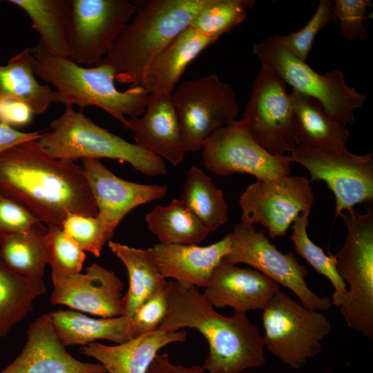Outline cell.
<instances>
[{"label":"cell","mask_w":373,"mask_h":373,"mask_svg":"<svg viewBox=\"0 0 373 373\" xmlns=\"http://www.w3.org/2000/svg\"><path fill=\"white\" fill-rule=\"evenodd\" d=\"M0 194L46 226L61 229L71 215L98 213L82 166L52 157L37 140L19 143L0 153Z\"/></svg>","instance_id":"6da1fadb"},{"label":"cell","mask_w":373,"mask_h":373,"mask_svg":"<svg viewBox=\"0 0 373 373\" xmlns=\"http://www.w3.org/2000/svg\"><path fill=\"white\" fill-rule=\"evenodd\" d=\"M169 307L159 329L173 332L183 327L198 330L206 338L207 373H242L265 364V340L245 313L219 314L197 287L169 281Z\"/></svg>","instance_id":"7a4b0ae2"},{"label":"cell","mask_w":373,"mask_h":373,"mask_svg":"<svg viewBox=\"0 0 373 373\" xmlns=\"http://www.w3.org/2000/svg\"><path fill=\"white\" fill-rule=\"evenodd\" d=\"M30 50L36 59L35 74L55 87L56 103L65 108L77 106L81 110L97 106L122 125L126 116L135 118L145 112L150 93L142 86L118 90L116 69L106 57L96 66L86 68L52 55L39 41Z\"/></svg>","instance_id":"3957f363"},{"label":"cell","mask_w":373,"mask_h":373,"mask_svg":"<svg viewBox=\"0 0 373 373\" xmlns=\"http://www.w3.org/2000/svg\"><path fill=\"white\" fill-rule=\"evenodd\" d=\"M210 0H153L126 26L105 57L115 80L142 86L155 58L186 28Z\"/></svg>","instance_id":"277c9868"},{"label":"cell","mask_w":373,"mask_h":373,"mask_svg":"<svg viewBox=\"0 0 373 373\" xmlns=\"http://www.w3.org/2000/svg\"><path fill=\"white\" fill-rule=\"evenodd\" d=\"M37 141L52 157L61 161L109 158L127 162L146 175L167 173L162 158L99 126L73 108H65Z\"/></svg>","instance_id":"5b68a950"},{"label":"cell","mask_w":373,"mask_h":373,"mask_svg":"<svg viewBox=\"0 0 373 373\" xmlns=\"http://www.w3.org/2000/svg\"><path fill=\"white\" fill-rule=\"evenodd\" d=\"M347 227L345 242L334 255L338 274L347 287L340 312L348 327L373 340V209L340 215Z\"/></svg>","instance_id":"8992f818"},{"label":"cell","mask_w":373,"mask_h":373,"mask_svg":"<svg viewBox=\"0 0 373 373\" xmlns=\"http://www.w3.org/2000/svg\"><path fill=\"white\" fill-rule=\"evenodd\" d=\"M265 347L291 369L299 370L320 354L332 324L320 312L304 307L280 290L263 309Z\"/></svg>","instance_id":"52a82bcc"},{"label":"cell","mask_w":373,"mask_h":373,"mask_svg":"<svg viewBox=\"0 0 373 373\" xmlns=\"http://www.w3.org/2000/svg\"><path fill=\"white\" fill-rule=\"evenodd\" d=\"M253 52L262 66L273 70L293 90L316 99L343 125L353 124L354 111L363 106L366 95L349 86L342 72L316 73L280 48L273 35L254 44Z\"/></svg>","instance_id":"ba28073f"},{"label":"cell","mask_w":373,"mask_h":373,"mask_svg":"<svg viewBox=\"0 0 373 373\" xmlns=\"http://www.w3.org/2000/svg\"><path fill=\"white\" fill-rule=\"evenodd\" d=\"M172 101L186 153L199 151L239 112L235 90L214 74L182 82Z\"/></svg>","instance_id":"9c48e42d"},{"label":"cell","mask_w":373,"mask_h":373,"mask_svg":"<svg viewBox=\"0 0 373 373\" xmlns=\"http://www.w3.org/2000/svg\"><path fill=\"white\" fill-rule=\"evenodd\" d=\"M230 249L221 262L229 265L245 263L289 289L305 307L327 311L332 305L327 297H321L307 286V269L291 252L283 253L271 244L264 231L253 225L236 224L230 233Z\"/></svg>","instance_id":"30bf717a"},{"label":"cell","mask_w":373,"mask_h":373,"mask_svg":"<svg viewBox=\"0 0 373 373\" xmlns=\"http://www.w3.org/2000/svg\"><path fill=\"white\" fill-rule=\"evenodd\" d=\"M136 11L128 0H71L68 59L82 66L97 65Z\"/></svg>","instance_id":"8fae6325"},{"label":"cell","mask_w":373,"mask_h":373,"mask_svg":"<svg viewBox=\"0 0 373 373\" xmlns=\"http://www.w3.org/2000/svg\"><path fill=\"white\" fill-rule=\"evenodd\" d=\"M252 138L271 155L291 153L297 146L294 119L286 84L261 65L242 115Z\"/></svg>","instance_id":"7c38bea8"},{"label":"cell","mask_w":373,"mask_h":373,"mask_svg":"<svg viewBox=\"0 0 373 373\" xmlns=\"http://www.w3.org/2000/svg\"><path fill=\"white\" fill-rule=\"evenodd\" d=\"M289 161L305 166L309 182L325 181L336 199L335 216L356 204L373 201V153L357 155L345 149L341 152L297 145Z\"/></svg>","instance_id":"4fadbf2b"},{"label":"cell","mask_w":373,"mask_h":373,"mask_svg":"<svg viewBox=\"0 0 373 373\" xmlns=\"http://www.w3.org/2000/svg\"><path fill=\"white\" fill-rule=\"evenodd\" d=\"M202 147L204 166L219 176L245 173L258 181H268L291 173L288 155L265 151L252 138L242 119L212 134Z\"/></svg>","instance_id":"5bb4252c"},{"label":"cell","mask_w":373,"mask_h":373,"mask_svg":"<svg viewBox=\"0 0 373 373\" xmlns=\"http://www.w3.org/2000/svg\"><path fill=\"white\" fill-rule=\"evenodd\" d=\"M309 182L303 176L288 175L249 184L238 202L241 222L261 224L269 238L284 237L296 218L311 210L315 197Z\"/></svg>","instance_id":"9a60e30c"},{"label":"cell","mask_w":373,"mask_h":373,"mask_svg":"<svg viewBox=\"0 0 373 373\" xmlns=\"http://www.w3.org/2000/svg\"><path fill=\"white\" fill-rule=\"evenodd\" d=\"M82 168L94 197L98 216L112 238L123 218L137 206L162 198L167 187L123 180L99 160L82 159Z\"/></svg>","instance_id":"2e32d148"},{"label":"cell","mask_w":373,"mask_h":373,"mask_svg":"<svg viewBox=\"0 0 373 373\" xmlns=\"http://www.w3.org/2000/svg\"><path fill=\"white\" fill-rule=\"evenodd\" d=\"M123 283L115 273L97 264L85 274L70 276L54 285L52 305H63L102 318L124 315Z\"/></svg>","instance_id":"e0dca14e"},{"label":"cell","mask_w":373,"mask_h":373,"mask_svg":"<svg viewBox=\"0 0 373 373\" xmlns=\"http://www.w3.org/2000/svg\"><path fill=\"white\" fill-rule=\"evenodd\" d=\"M0 373H107L101 363L80 361L70 355L59 338L49 314L35 319L27 331L19 355Z\"/></svg>","instance_id":"ac0fdd59"},{"label":"cell","mask_w":373,"mask_h":373,"mask_svg":"<svg viewBox=\"0 0 373 373\" xmlns=\"http://www.w3.org/2000/svg\"><path fill=\"white\" fill-rule=\"evenodd\" d=\"M280 285L251 268L220 262L214 269L203 294L213 307H231L234 312L263 310Z\"/></svg>","instance_id":"d6986e66"},{"label":"cell","mask_w":373,"mask_h":373,"mask_svg":"<svg viewBox=\"0 0 373 373\" xmlns=\"http://www.w3.org/2000/svg\"><path fill=\"white\" fill-rule=\"evenodd\" d=\"M124 128L134 133L137 145L178 165L186 153L172 95L151 93L141 117L126 119Z\"/></svg>","instance_id":"ffe728a7"},{"label":"cell","mask_w":373,"mask_h":373,"mask_svg":"<svg viewBox=\"0 0 373 373\" xmlns=\"http://www.w3.org/2000/svg\"><path fill=\"white\" fill-rule=\"evenodd\" d=\"M231 236L208 246L157 243L151 247L153 260L162 275L185 287H204L228 254Z\"/></svg>","instance_id":"44dd1931"},{"label":"cell","mask_w":373,"mask_h":373,"mask_svg":"<svg viewBox=\"0 0 373 373\" xmlns=\"http://www.w3.org/2000/svg\"><path fill=\"white\" fill-rule=\"evenodd\" d=\"M186 336L183 329L173 332L158 329L117 345L93 342L79 350L99 361L107 373H146L160 349L169 343H182Z\"/></svg>","instance_id":"7402d4cb"},{"label":"cell","mask_w":373,"mask_h":373,"mask_svg":"<svg viewBox=\"0 0 373 373\" xmlns=\"http://www.w3.org/2000/svg\"><path fill=\"white\" fill-rule=\"evenodd\" d=\"M297 145L313 149L341 152L350 133L316 99L297 90L289 93Z\"/></svg>","instance_id":"603a6c76"},{"label":"cell","mask_w":373,"mask_h":373,"mask_svg":"<svg viewBox=\"0 0 373 373\" xmlns=\"http://www.w3.org/2000/svg\"><path fill=\"white\" fill-rule=\"evenodd\" d=\"M217 40L188 27L153 61L142 84L150 94L172 95L186 66Z\"/></svg>","instance_id":"cb8c5ba5"},{"label":"cell","mask_w":373,"mask_h":373,"mask_svg":"<svg viewBox=\"0 0 373 373\" xmlns=\"http://www.w3.org/2000/svg\"><path fill=\"white\" fill-rule=\"evenodd\" d=\"M55 330L62 344L86 345L105 339L118 344L134 338L130 317L93 318L73 310L49 313Z\"/></svg>","instance_id":"d4e9b609"},{"label":"cell","mask_w":373,"mask_h":373,"mask_svg":"<svg viewBox=\"0 0 373 373\" xmlns=\"http://www.w3.org/2000/svg\"><path fill=\"white\" fill-rule=\"evenodd\" d=\"M36 59L30 48L0 65V99L12 98L26 104L33 114L44 113L55 102V92L35 78Z\"/></svg>","instance_id":"484cf974"},{"label":"cell","mask_w":373,"mask_h":373,"mask_svg":"<svg viewBox=\"0 0 373 373\" xmlns=\"http://www.w3.org/2000/svg\"><path fill=\"white\" fill-rule=\"evenodd\" d=\"M22 9L31 20L39 42L52 55L68 59V33L71 0H8Z\"/></svg>","instance_id":"4316f807"},{"label":"cell","mask_w":373,"mask_h":373,"mask_svg":"<svg viewBox=\"0 0 373 373\" xmlns=\"http://www.w3.org/2000/svg\"><path fill=\"white\" fill-rule=\"evenodd\" d=\"M108 243L111 251L121 260L128 272V289L123 296V301L124 315L130 317L166 280L153 260L151 247L137 249L111 240Z\"/></svg>","instance_id":"83f0119b"},{"label":"cell","mask_w":373,"mask_h":373,"mask_svg":"<svg viewBox=\"0 0 373 373\" xmlns=\"http://www.w3.org/2000/svg\"><path fill=\"white\" fill-rule=\"evenodd\" d=\"M47 231V226L39 222L26 231L4 238L0 242V258L5 265L21 276L42 279L48 264Z\"/></svg>","instance_id":"f1b7e54d"},{"label":"cell","mask_w":373,"mask_h":373,"mask_svg":"<svg viewBox=\"0 0 373 373\" xmlns=\"http://www.w3.org/2000/svg\"><path fill=\"white\" fill-rule=\"evenodd\" d=\"M145 220L150 231L162 244L198 245L210 233L181 200L155 206Z\"/></svg>","instance_id":"f546056e"},{"label":"cell","mask_w":373,"mask_h":373,"mask_svg":"<svg viewBox=\"0 0 373 373\" xmlns=\"http://www.w3.org/2000/svg\"><path fill=\"white\" fill-rule=\"evenodd\" d=\"M46 291L42 279L27 278L8 269L0 258V336L32 310V303Z\"/></svg>","instance_id":"4dcf8cb0"},{"label":"cell","mask_w":373,"mask_h":373,"mask_svg":"<svg viewBox=\"0 0 373 373\" xmlns=\"http://www.w3.org/2000/svg\"><path fill=\"white\" fill-rule=\"evenodd\" d=\"M180 200L209 232L216 231L229 219L222 190L195 166L187 172Z\"/></svg>","instance_id":"1f68e13d"},{"label":"cell","mask_w":373,"mask_h":373,"mask_svg":"<svg viewBox=\"0 0 373 373\" xmlns=\"http://www.w3.org/2000/svg\"><path fill=\"white\" fill-rule=\"evenodd\" d=\"M310 210L302 212L292 225V241L296 252L303 257L318 273L326 277L334 288L332 304L340 307L347 294V285L336 271V258L334 255H326L323 249L314 244L309 238L307 227Z\"/></svg>","instance_id":"d6a6232c"},{"label":"cell","mask_w":373,"mask_h":373,"mask_svg":"<svg viewBox=\"0 0 373 373\" xmlns=\"http://www.w3.org/2000/svg\"><path fill=\"white\" fill-rule=\"evenodd\" d=\"M254 0H210L191 20L189 26L216 40L230 32L246 18Z\"/></svg>","instance_id":"836d02e7"},{"label":"cell","mask_w":373,"mask_h":373,"mask_svg":"<svg viewBox=\"0 0 373 373\" xmlns=\"http://www.w3.org/2000/svg\"><path fill=\"white\" fill-rule=\"evenodd\" d=\"M46 237L48 264L51 267L53 285L79 274L86 259L84 251L62 229L47 226Z\"/></svg>","instance_id":"e575fe53"},{"label":"cell","mask_w":373,"mask_h":373,"mask_svg":"<svg viewBox=\"0 0 373 373\" xmlns=\"http://www.w3.org/2000/svg\"><path fill=\"white\" fill-rule=\"evenodd\" d=\"M330 21H332V2L321 0L313 16L302 29L287 35L273 36L280 48L298 59L305 61L316 36Z\"/></svg>","instance_id":"d590c367"},{"label":"cell","mask_w":373,"mask_h":373,"mask_svg":"<svg viewBox=\"0 0 373 373\" xmlns=\"http://www.w3.org/2000/svg\"><path fill=\"white\" fill-rule=\"evenodd\" d=\"M62 230L82 250L96 257L101 255L105 243L111 239L98 214L95 216L71 215L63 222Z\"/></svg>","instance_id":"8d00e7d4"},{"label":"cell","mask_w":373,"mask_h":373,"mask_svg":"<svg viewBox=\"0 0 373 373\" xmlns=\"http://www.w3.org/2000/svg\"><path fill=\"white\" fill-rule=\"evenodd\" d=\"M370 0H335L332 3V21L340 22L342 37L347 39H364L369 23L363 21L370 17L367 8Z\"/></svg>","instance_id":"74e56055"},{"label":"cell","mask_w":373,"mask_h":373,"mask_svg":"<svg viewBox=\"0 0 373 373\" xmlns=\"http://www.w3.org/2000/svg\"><path fill=\"white\" fill-rule=\"evenodd\" d=\"M169 281L164 283L130 316L134 338L154 332L166 315Z\"/></svg>","instance_id":"f35d334b"},{"label":"cell","mask_w":373,"mask_h":373,"mask_svg":"<svg viewBox=\"0 0 373 373\" xmlns=\"http://www.w3.org/2000/svg\"><path fill=\"white\" fill-rule=\"evenodd\" d=\"M39 222L25 207L0 194V242L9 235L28 231Z\"/></svg>","instance_id":"ab89813d"},{"label":"cell","mask_w":373,"mask_h":373,"mask_svg":"<svg viewBox=\"0 0 373 373\" xmlns=\"http://www.w3.org/2000/svg\"><path fill=\"white\" fill-rule=\"evenodd\" d=\"M33 113L25 103L12 98L0 99V124L21 126L28 124Z\"/></svg>","instance_id":"60d3db41"},{"label":"cell","mask_w":373,"mask_h":373,"mask_svg":"<svg viewBox=\"0 0 373 373\" xmlns=\"http://www.w3.org/2000/svg\"><path fill=\"white\" fill-rule=\"evenodd\" d=\"M44 131L21 132L9 126L0 124V153L19 143L39 140Z\"/></svg>","instance_id":"b9f144b4"},{"label":"cell","mask_w":373,"mask_h":373,"mask_svg":"<svg viewBox=\"0 0 373 373\" xmlns=\"http://www.w3.org/2000/svg\"><path fill=\"white\" fill-rule=\"evenodd\" d=\"M146 373H207L201 367L193 365L186 367L181 365H174L170 360L166 353L157 354Z\"/></svg>","instance_id":"7bdbcfd3"},{"label":"cell","mask_w":373,"mask_h":373,"mask_svg":"<svg viewBox=\"0 0 373 373\" xmlns=\"http://www.w3.org/2000/svg\"><path fill=\"white\" fill-rule=\"evenodd\" d=\"M316 373H335L332 372H316Z\"/></svg>","instance_id":"ee69618b"},{"label":"cell","mask_w":373,"mask_h":373,"mask_svg":"<svg viewBox=\"0 0 373 373\" xmlns=\"http://www.w3.org/2000/svg\"><path fill=\"white\" fill-rule=\"evenodd\" d=\"M285 373H299V372H285Z\"/></svg>","instance_id":"f6af8a7d"}]
</instances>
